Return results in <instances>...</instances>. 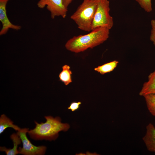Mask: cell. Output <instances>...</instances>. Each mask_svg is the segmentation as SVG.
<instances>
[{
  "instance_id": "6da1fadb",
  "label": "cell",
  "mask_w": 155,
  "mask_h": 155,
  "mask_svg": "<svg viewBox=\"0 0 155 155\" xmlns=\"http://www.w3.org/2000/svg\"><path fill=\"white\" fill-rule=\"evenodd\" d=\"M110 30L105 27H99L88 34L74 36L68 40L65 46L67 50L75 53L92 49L106 41L108 38Z\"/></svg>"
},
{
  "instance_id": "7a4b0ae2",
  "label": "cell",
  "mask_w": 155,
  "mask_h": 155,
  "mask_svg": "<svg viewBox=\"0 0 155 155\" xmlns=\"http://www.w3.org/2000/svg\"><path fill=\"white\" fill-rule=\"evenodd\" d=\"M46 121L40 123L35 121V127L28 132L30 137L35 140H55L59 136V132L67 131L70 128L67 123H63L58 117L54 118L51 116L44 117Z\"/></svg>"
},
{
  "instance_id": "3957f363",
  "label": "cell",
  "mask_w": 155,
  "mask_h": 155,
  "mask_svg": "<svg viewBox=\"0 0 155 155\" xmlns=\"http://www.w3.org/2000/svg\"><path fill=\"white\" fill-rule=\"evenodd\" d=\"M98 0H83L70 18L84 31H91Z\"/></svg>"
},
{
  "instance_id": "277c9868",
  "label": "cell",
  "mask_w": 155,
  "mask_h": 155,
  "mask_svg": "<svg viewBox=\"0 0 155 155\" xmlns=\"http://www.w3.org/2000/svg\"><path fill=\"white\" fill-rule=\"evenodd\" d=\"M110 11L108 0H98L92 24V30L99 27H105L109 30L112 28L113 19L109 14Z\"/></svg>"
},
{
  "instance_id": "5b68a950",
  "label": "cell",
  "mask_w": 155,
  "mask_h": 155,
  "mask_svg": "<svg viewBox=\"0 0 155 155\" xmlns=\"http://www.w3.org/2000/svg\"><path fill=\"white\" fill-rule=\"evenodd\" d=\"M28 131V128H21L17 133L20 137L23 145L22 148L20 147L19 148V154L24 155L44 154L46 147L44 146H36L33 144L28 139L26 135V133Z\"/></svg>"
},
{
  "instance_id": "8992f818",
  "label": "cell",
  "mask_w": 155,
  "mask_h": 155,
  "mask_svg": "<svg viewBox=\"0 0 155 155\" xmlns=\"http://www.w3.org/2000/svg\"><path fill=\"white\" fill-rule=\"evenodd\" d=\"M37 5L40 9L46 6L50 12L52 19L56 16H61L63 18L66 16L67 9L63 5L62 0H39Z\"/></svg>"
},
{
  "instance_id": "52a82bcc",
  "label": "cell",
  "mask_w": 155,
  "mask_h": 155,
  "mask_svg": "<svg viewBox=\"0 0 155 155\" xmlns=\"http://www.w3.org/2000/svg\"><path fill=\"white\" fill-rule=\"evenodd\" d=\"M10 0H0V21L2 24V28L0 31V35L6 34L9 29L16 30H20L21 26L14 25L9 21L7 16L6 5Z\"/></svg>"
},
{
  "instance_id": "ba28073f",
  "label": "cell",
  "mask_w": 155,
  "mask_h": 155,
  "mask_svg": "<svg viewBox=\"0 0 155 155\" xmlns=\"http://www.w3.org/2000/svg\"><path fill=\"white\" fill-rule=\"evenodd\" d=\"M147 150L151 152H155V127L149 123L146 127V132L143 138Z\"/></svg>"
},
{
  "instance_id": "9c48e42d",
  "label": "cell",
  "mask_w": 155,
  "mask_h": 155,
  "mask_svg": "<svg viewBox=\"0 0 155 155\" xmlns=\"http://www.w3.org/2000/svg\"><path fill=\"white\" fill-rule=\"evenodd\" d=\"M150 94L155 95V68L149 75L148 81L144 83L139 93L140 95L143 96Z\"/></svg>"
},
{
  "instance_id": "30bf717a",
  "label": "cell",
  "mask_w": 155,
  "mask_h": 155,
  "mask_svg": "<svg viewBox=\"0 0 155 155\" xmlns=\"http://www.w3.org/2000/svg\"><path fill=\"white\" fill-rule=\"evenodd\" d=\"M10 138L13 142V148L11 149H8L5 147H0V151L5 152L7 155H16L19 154L17 148L22 142L20 137L17 133H13L11 135Z\"/></svg>"
},
{
  "instance_id": "8fae6325",
  "label": "cell",
  "mask_w": 155,
  "mask_h": 155,
  "mask_svg": "<svg viewBox=\"0 0 155 155\" xmlns=\"http://www.w3.org/2000/svg\"><path fill=\"white\" fill-rule=\"evenodd\" d=\"M8 127L12 128L18 131L21 129L17 125L14 124L13 122L5 115L2 114L0 117V134Z\"/></svg>"
},
{
  "instance_id": "7c38bea8",
  "label": "cell",
  "mask_w": 155,
  "mask_h": 155,
  "mask_svg": "<svg viewBox=\"0 0 155 155\" xmlns=\"http://www.w3.org/2000/svg\"><path fill=\"white\" fill-rule=\"evenodd\" d=\"M62 69V70L59 75V80L63 82L65 85L67 86L72 82V72L70 69V67L68 65H63Z\"/></svg>"
},
{
  "instance_id": "4fadbf2b",
  "label": "cell",
  "mask_w": 155,
  "mask_h": 155,
  "mask_svg": "<svg viewBox=\"0 0 155 155\" xmlns=\"http://www.w3.org/2000/svg\"><path fill=\"white\" fill-rule=\"evenodd\" d=\"M119 63L118 61L114 60L98 66L95 68L94 70L102 75H104L113 71L117 67Z\"/></svg>"
},
{
  "instance_id": "5bb4252c",
  "label": "cell",
  "mask_w": 155,
  "mask_h": 155,
  "mask_svg": "<svg viewBox=\"0 0 155 155\" xmlns=\"http://www.w3.org/2000/svg\"><path fill=\"white\" fill-rule=\"evenodd\" d=\"M144 97L149 111L152 115L155 116V95L149 94Z\"/></svg>"
},
{
  "instance_id": "9a60e30c",
  "label": "cell",
  "mask_w": 155,
  "mask_h": 155,
  "mask_svg": "<svg viewBox=\"0 0 155 155\" xmlns=\"http://www.w3.org/2000/svg\"><path fill=\"white\" fill-rule=\"evenodd\" d=\"M142 8L149 13L152 11L151 0H135Z\"/></svg>"
},
{
  "instance_id": "2e32d148",
  "label": "cell",
  "mask_w": 155,
  "mask_h": 155,
  "mask_svg": "<svg viewBox=\"0 0 155 155\" xmlns=\"http://www.w3.org/2000/svg\"><path fill=\"white\" fill-rule=\"evenodd\" d=\"M151 25L152 28L150 39L155 46V20L153 19L151 20Z\"/></svg>"
},
{
  "instance_id": "e0dca14e",
  "label": "cell",
  "mask_w": 155,
  "mask_h": 155,
  "mask_svg": "<svg viewBox=\"0 0 155 155\" xmlns=\"http://www.w3.org/2000/svg\"><path fill=\"white\" fill-rule=\"evenodd\" d=\"M81 104V102L80 101L72 102L70 104V106L68 107V109L71 110L73 112L79 108Z\"/></svg>"
},
{
  "instance_id": "ac0fdd59",
  "label": "cell",
  "mask_w": 155,
  "mask_h": 155,
  "mask_svg": "<svg viewBox=\"0 0 155 155\" xmlns=\"http://www.w3.org/2000/svg\"><path fill=\"white\" fill-rule=\"evenodd\" d=\"M73 0H62L63 3L65 6L67 8L69 5L71 3Z\"/></svg>"
}]
</instances>
